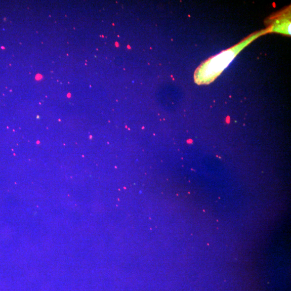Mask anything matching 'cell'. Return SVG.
I'll list each match as a JSON object with an SVG mask.
<instances>
[{"mask_svg": "<svg viewBox=\"0 0 291 291\" xmlns=\"http://www.w3.org/2000/svg\"><path fill=\"white\" fill-rule=\"evenodd\" d=\"M269 34L267 29L253 33L234 47L222 52L203 62L194 73V81L198 85H210L226 69L238 54L257 38Z\"/></svg>", "mask_w": 291, "mask_h": 291, "instance_id": "6da1fadb", "label": "cell"}, {"mask_svg": "<svg viewBox=\"0 0 291 291\" xmlns=\"http://www.w3.org/2000/svg\"><path fill=\"white\" fill-rule=\"evenodd\" d=\"M265 23L269 33H277L290 36L291 7L290 5L284 9L271 15Z\"/></svg>", "mask_w": 291, "mask_h": 291, "instance_id": "7a4b0ae2", "label": "cell"}]
</instances>
